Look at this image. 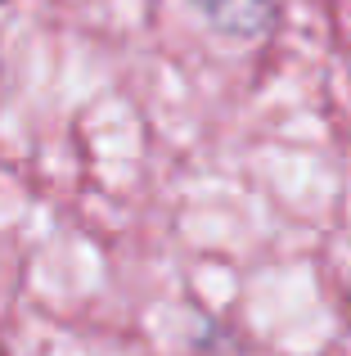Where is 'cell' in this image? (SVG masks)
Listing matches in <instances>:
<instances>
[{
    "instance_id": "1",
    "label": "cell",
    "mask_w": 351,
    "mask_h": 356,
    "mask_svg": "<svg viewBox=\"0 0 351 356\" xmlns=\"http://www.w3.org/2000/svg\"><path fill=\"white\" fill-rule=\"evenodd\" d=\"M194 14L207 23V32H216L230 45L262 41L280 27L284 0H189Z\"/></svg>"
},
{
    "instance_id": "2",
    "label": "cell",
    "mask_w": 351,
    "mask_h": 356,
    "mask_svg": "<svg viewBox=\"0 0 351 356\" xmlns=\"http://www.w3.org/2000/svg\"><path fill=\"white\" fill-rule=\"evenodd\" d=\"M0 5H5V0H0Z\"/></svg>"
}]
</instances>
